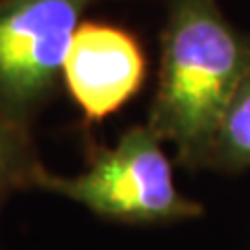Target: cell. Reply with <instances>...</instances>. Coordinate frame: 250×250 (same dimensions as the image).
Masks as SVG:
<instances>
[{
	"instance_id": "3",
	"label": "cell",
	"mask_w": 250,
	"mask_h": 250,
	"mask_svg": "<svg viewBox=\"0 0 250 250\" xmlns=\"http://www.w3.org/2000/svg\"><path fill=\"white\" fill-rule=\"evenodd\" d=\"M96 0H0V111L27 125L57 88L82 15Z\"/></svg>"
},
{
	"instance_id": "5",
	"label": "cell",
	"mask_w": 250,
	"mask_h": 250,
	"mask_svg": "<svg viewBox=\"0 0 250 250\" xmlns=\"http://www.w3.org/2000/svg\"><path fill=\"white\" fill-rule=\"evenodd\" d=\"M208 167L229 173L250 169V71L223 115L208 156Z\"/></svg>"
},
{
	"instance_id": "1",
	"label": "cell",
	"mask_w": 250,
	"mask_h": 250,
	"mask_svg": "<svg viewBox=\"0 0 250 250\" xmlns=\"http://www.w3.org/2000/svg\"><path fill=\"white\" fill-rule=\"evenodd\" d=\"M250 71V38L217 0H169L148 127L177 148L179 165L208 167L219 125Z\"/></svg>"
},
{
	"instance_id": "2",
	"label": "cell",
	"mask_w": 250,
	"mask_h": 250,
	"mask_svg": "<svg viewBox=\"0 0 250 250\" xmlns=\"http://www.w3.org/2000/svg\"><path fill=\"white\" fill-rule=\"evenodd\" d=\"M34 188L61 194L108 221L131 225L175 223L202 215V205L184 196L161 138L148 125L125 129L115 146H94L88 169L75 177L54 175L44 167Z\"/></svg>"
},
{
	"instance_id": "6",
	"label": "cell",
	"mask_w": 250,
	"mask_h": 250,
	"mask_svg": "<svg viewBox=\"0 0 250 250\" xmlns=\"http://www.w3.org/2000/svg\"><path fill=\"white\" fill-rule=\"evenodd\" d=\"M40 169L27 125L13 121L0 111V208L13 192L34 188Z\"/></svg>"
},
{
	"instance_id": "4",
	"label": "cell",
	"mask_w": 250,
	"mask_h": 250,
	"mask_svg": "<svg viewBox=\"0 0 250 250\" xmlns=\"http://www.w3.org/2000/svg\"><path fill=\"white\" fill-rule=\"evenodd\" d=\"M62 77L85 119L100 121L140 92L146 77V59L127 31L104 23H80Z\"/></svg>"
}]
</instances>
